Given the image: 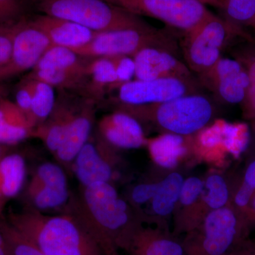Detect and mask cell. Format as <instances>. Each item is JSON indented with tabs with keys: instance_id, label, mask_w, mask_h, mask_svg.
<instances>
[{
	"instance_id": "cell-21",
	"label": "cell",
	"mask_w": 255,
	"mask_h": 255,
	"mask_svg": "<svg viewBox=\"0 0 255 255\" xmlns=\"http://www.w3.org/2000/svg\"><path fill=\"white\" fill-rule=\"evenodd\" d=\"M128 252L132 255H184V246L173 238L140 228Z\"/></svg>"
},
{
	"instance_id": "cell-22",
	"label": "cell",
	"mask_w": 255,
	"mask_h": 255,
	"mask_svg": "<svg viewBox=\"0 0 255 255\" xmlns=\"http://www.w3.org/2000/svg\"><path fill=\"white\" fill-rule=\"evenodd\" d=\"M26 78L46 82L58 90L77 92L85 97L90 98V82L87 73L40 69L32 70Z\"/></svg>"
},
{
	"instance_id": "cell-31",
	"label": "cell",
	"mask_w": 255,
	"mask_h": 255,
	"mask_svg": "<svg viewBox=\"0 0 255 255\" xmlns=\"http://www.w3.org/2000/svg\"><path fill=\"white\" fill-rule=\"evenodd\" d=\"M202 194L206 205L212 210L225 207L229 200L227 183L219 174H212L206 179Z\"/></svg>"
},
{
	"instance_id": "cell-19",
	"label": "cell",
	"mask_w": 255,
	"mask_h": 255,
	"mask_svg": "<svg viewBox=\"0 0 255 255\" xmlns=\"http://www.w3.org/2000/svg\"><path fill=\"white\" fill-rule=\"evenodd\" d=\"M35 127L15 102L0 99V143L9 146L34 137Z\"/></svg>"
},
{
	"instance_id": "cell-13",
	"label": "cell",
	"mask_w": 255,
	"mask_h": 255,
	"mask_svg": "<svg viewBox=\"0 0 255 255\" xmlns=\"http://www.w3.org/2000/svg\"><path fill=\"white\" fill-rule=\"evenodd\" d=\"M132 58L135 63V80L197 78L191 73L185 62H182L173 52L164 48H145L132 55Z\"/></svg>"
},
{
	"instance_id": "cell-1",
	"label": "cell",
	"mask_w": 255,
	"mask_h": 255,
	"mask_svg": "<svg viewBox=\"0 0 255 255\" xmlns=\"http://www.w3.org/2000/svg\"><path fill=\"white\" fill-rule=\"evenodd\" d=\"M63 212L71 213L83 223L104 255H118L119 248L128 251L140 230L112 183L80 187L78 195L72 194Z\"/></svg>"
},
{
	"instance_id": "cell-30",
	"label": "cell",
	"mask_w": 255,
	"mask_h": 255,
	"mask_svg": "<svg viewBox=\"0 0 255 255\" xmlns=\"http://www.w3.org/2000/svg\"><path fill=\"white\" fill-rule=\"evenodd\" d=\"M28 186L69 188L66 170L58 162H43L35 169Z\"/></svg>"
},
{
	"instance_id": "cell-40",
	"label": "cell",
	"mask_w": 255,
	"mask_h": 255,
	"mask_svg": "<svg viewBox=\"0 0 255 255\" xmlns=\"http://www.w3.org/2000/svg\"><path fill=\"white\" fill-rule=\"evenodd\" d=\"M243 182L255 191V159L247 167Z\"/></svg>"
},
{
	"instance_id": "cell-9",
	"label": "cell",
	"mask_w": 255,
	"mask_h": 255,
	"mask_svg": "<svg viewBox=\"0 0 255 255\" xmlns=\"http://www.w3.org/2000/svg\"><path fill=\"white\" fill-rule=\"evenodd\" d=\"M198 79L134 80L121 85L115 100L119 105L140 106L162 103L183 96L203 93Z\"/></svg>"
},
{
	"instance_id": "cell-27",
	"label": "cell",
	"mask_w": 255,
	"mask_h": 255,
	"mask_svg": "<svg viewBox=\"0 0 255 255\" xmlns=\"http://www.w3.org/2000/svg\"><path fill=\"white\" fill-rule=\"evenodd\" d=\"M183 181L180 174L172 172L158 183L155 196L151 200L152 211L156 214L166 216L173 211L179 201Z\"/></svg>"
},
{
	"instance_id": "cell-10",
	"label": "cell",
	"mask_w": 255,
	"mask_h": 255,
	"mask_svg": "<svg viewBox=\"0 0 255 255\" xmlns=\"http://www.w3.org/2000/svg\"><path fill=\"white\" fill-rule=\"evenodd\" d=\"M197 79L202 88L222 103L237 105L246 100L249 76L244 65L236 58L222 57Z\"/></svg>"
},
{
	"instance_id": "cell-16",
	"label": "cell",
	"mask_w": 255,
	"mask_h": 255,
	"mask_svg": "<svg viewBox=\"0 0 255 255\" xmlns=\"http://www.w3.org/2000/svg\"><path fill=\"white\" fill-rule=\"evenodd\" d=\"M97 132L114 148H140L147 141L142 124L122 110L102 117L99 122Z\"/></svg>"
},
{
	"instance_id": "cell-25",
	"label": "cell",
	"mask_w": 255,
	"mask_h": 255,
	"mask_svg": "<svg viewBox=\"0 0 255 255\" xmlns=\"http://www.w3.org/2000/svg\"><path fill=\"white\" fill-rule=\"evenodd\" d=\"M65 47L52 46L41 57L33 70L53 69L87 73L90 60Z\"/></svg>"
},
{
	"instance_id": "cell-24",
	"label": "cell",
	"mask_w": 255,
	"mask_h": 255,
	"mask_svg": "<svg viewBox=\"0 0 255 255\" xmlns=\"http://www.w3.org/2000/svg\"><path fill=\"white\" fill-rule=\"evenodd\" d=\"M71 196L69 188L27 185L25 191V199L27 201L26 206L43 213L55 210H62L63 212Z\"/></svg>"
},
{
	"instance_id": "cell-42",
	"label": "cell",
	"mask_w": 255,
	"mask_h": 255,
	"mask_svg": "<svg viewBox=\"0 0 255 255\" xmlns=\"http://www.w3.org/2000/svg\"><path fill=\"white\" fill-rule=\"evenodd\" d=\"M249 215H251L253 217H252V220L255 221V193L254 196H253V199H252L251 205H250L249 209H248V213Z\"/></svg>"
},
{
	"instance_id": "cell-43",
	"label": "cell",
	"mask_w": 255,
	"mask_h": 255,
	"mask_svg": "<svg viewBox=\"0 0 255 255\" xmlns=\"http://www.w3.org/2000/svg\"><path fill=\"white\" fill-rule=\"evenodd\" d=\"M9 151H10L9 146L0 143V161Z\"/></svg>"
},
{
	"instance_id": "cell-14",
	"label": "cell",
	"mask_w": 255,
	"mask_h": 255,
	"mask_svg": "<svg viewBox=\"0 0 255 255\" xmlns=\"http://www.w3.org/2000/svg\"><path fill=\"white\" fill-rule=\"evenodd\" d=\"M68 91L59 90L54 108L48 119L35 129L39 139L52 155L63 144L82 102H78Z\"/></svg>"
},
{
	"instance_id": "cell-26",
	"label": "cell",
	"mask_w": 255,
	"mask_h": 255,
	"mask_svg": "<svg viewBox=\"0 0 255 255\" xmlns=\"http://www.w3.org/2000/svg\"><path fill=\"white\" fill-rule=\"evenodd\" d=\"M202 4L219 9L222 17L238 26L255 30V0H199Z\"/></svg>"
},
{
	"instance_id": "cell-41",
	"label": "cell",
	"mask_w": 255,
	"mask_h": 255,
	"mask_svg": "<svg viewBox=\"0 0 255 255\" xmlns=\"http://www.w3.org/2000/svg\"><path fill=\"white\" fill-rule=\"evenodd\" d=\"M0 255H11L7 241L0 226Z\"/></svg>"
},
{
	"instance_id": "cell-38",
	"label": "cell",
	"mask_w": 255,
	"mask_h": 255,
	"mask_svg": "<svg viewBox=\"0 0 255 255\" xmlns=\"http://www.w3.org/2000/svg\"><path fill=\"white\" fill-rule=\"evenodd\" d=\"M158 183H141L132 189L130 199L135 205H142L151 201L155 196Z\"/></svg>"
},
{
	"instance_id": "cell-37",
	"label": "cell",
	"mask_w": 255,
	"mask_h": 255,
	"mask_svg": "<svg viewBox=\"0 0 255 255\" xmlns=\"http://www.w3.org/2000/svg\"><path fill=\"white\" fill-rule=\"evenodd\" d=\"M32 97H33L32 80L31 79L26 78L18 85L16 95H15L14 102L18 108L27 116L29 120L31 110Z\"/></svg>"
},
{
	"instance_id": "cell-33",
	"label": "cell",
	"mask_w": 255,
	"mask_h": 255,
	"mask_svg": "<svg viewBox=\"0 0 255 255\" xmlns=\"http://www.w3.org/2000/svg\"><path fill=\"white\" fill-rule=\"evenodd\" d=\"M28 0H0V23L13 26L23 19Z\"/></svg>"
},
{
	"instance_id": "cell-29",
	"label": "cell",
	"mask_w": 255,
	"mask_h": 255,
	"mask_svg": "<svg viewBox=\"0 0 255 255\" xmlns=\"http://www.w3.org/2000/svg\"><path fill=\"white\" fill-rule=\"evenodd\" d=\"M234 58L239 60L248 71L249 87L243 105L245 114L255 122V44L251 43L236 50Z\"/></svg>"
},
{
	"instance_id": "cell-7",
	"label": "cell",
	"mask_w": 255,
	"mask_h": 255,
	"mask_svg": "<svg viewBox=\"0 0 255 255\" xmlns=\"http://www.w3.org/2000/svg\"><path fill=\"white\" fill-rule=\"evenodd\" d=\"M243 222L227 206L213 210L199 234L184 246V255H225L241 240Z\"/></svg>"
},
{
	"instance_id": "cell-28",
	"label": "cell",
	"mask_w": 255,
	"mask_h": 255,
	"mask_svg": "<svg viewBox=\"0 0 255 255\" xmlns=\"http://www.w3.org/2000/svg\"><path fill=\"white\" fill-rule=\"evenodd\" d=\"M29 79V78H28ZM32 80V104L30 121L35 128L48 119L54 108L57 97L54 87L46 82Z\"/></svg>"
},
{
	"instance_id": "cell-44",
	"label": "cell",
	"mask_w": 255,
	"mask_h": 255,
	"mask_svg": "<svg viewBox=\"0 0 255 255\" xmlns=\"http://www.w3.org/2000/svg\"><path fill=\"white\" fill-rule=\"evenodd\" d=\"M250 145L253 146V147H254L255 148V122H253V128H252Z\"/></svg>"
},
{
	"instance_id": "cell-39",
	"label": "cell",
	"mask_w": 255,
	"mask_h": 255,
	"mask_svg": "<svg viewBox=\"0 0 255 255\" xmlns=\"http://www.w3.org/2000/svg\"><path fill=\"white\" fill-rule=\"evenodd\" d=\"M255 191L243 182L234 196V204L238 209L248 213Z\"/></svg>"
},
{
	"instance_id": "cell-17",
	"label": "cell",
	"mask_w": 255,
	"mask_h": 255,
	"mask_svg": "<svg viewBox=\"0 0 255 255\" xmlns=\"http://www.w3.org/2000/svg\"><path fill=\"white\" fill-rule=\"evenodd\" d=\"M30 21L48 36L53 46L71 50L90 43L99 33L73 21L48 15H38Z\"/></svg>"
},
{
	"instance_id": "cell-12",
	"label": "cell",
	"mask_w": 255,
	"mask_h": 255,
	"mask_svg": "<svg viewBox=\"0 0 255 255\" xmlns=\"http://www.w3.org/2000/svg\"><path fill=\"white\" fill-rule=\"evenodd\" d=\"M113 148L98 132L92 134L70 167V172L80 182V187L98 183H112L114 174L111 159Z\"/></svg>"
},
{
	"instance_id": "cell-23",
	"label": "cell",
	"mask_w": 255,
	"mask_h": 255,
	"mask_svg": "<svg viewBox=\"0 0 255 255\" xmlns=\"http://www.w3.org/2000/svg\"><path fill=\"white\" fill-rule=\"evenodd\" d=\"M90 98L101 100L106 92L112 91L117 81L115 65L112 57H100L90 60L87 66Z\"/></svg>"
},
{
	"instance_id": "cell-32",
	"label": "cell",
	"mask_w": 255,
	"mask_h": 255,
	"mask_svg": "<svg viewBox=\"0 0 255 255\" xmlns=\"http://www.w3.org/2000/svg\"><path fill=\"white\" fill-rule=\"evenodd\" d=\"M0 226L7 241L11 255H46L16 231L6 219H0Z\"/></svg>"
},
{
	"instance_id": "cell-6",
	"label": "cell",
	"mask_w": 255,
	"mask_h": 255,
	"mask_svg": "<svg viewBox=\"0 0 255 255\" xmlns=\"http://www.w3.org/2000/svg\"><path fill=\"white\" fill-rule=\"evenodd\" d=\"M149 47L164 48L177 54L179 49L171 32L150 26L116 31L99 32L90 43L73 51L87 58L132 56Z\"/></svg>"
},
{
	"instance_id": "cell-2",
	"label": "cell",
	"mask_w": 255,
	"mask_h": 255,
	"mask_svg": "<svg viewBox=\"0 0 255 255\" xmlns=\"http://www.w3.org/2000/svg\"><path fill=\"white\" fill-rule=\"evenodd\" d=\"M6 219L46 255H104L91 233L71 213L52 216L26 206L10 212Z\"/></svg>"
},
{
	"instance_id": "cell-8",
	"label": "cell",
	"mask_w": 255,
	"mask_h": 255,
	"mask_svg": "<svg viewBox=\"0 0 255 255\" xmlns=\"http://www.w3.org/2000/svg\"><path fill=\"white\" fill-rule=\"evenodd\" d=\"M137 16L159 20L185 33L195 26L209 10L199 0H105Z\"/></svg>"
},
{
	"instance_id": "cell-11",
	"label": "cell",
	"mask_w": 255,
	"mask_h": 255,
	"mask_svg": "<svg viewBox=\"0 0 255 255\" xmlns=\"http://www.w3.org/2000/svg\"><path fill=\"white\" fill-rule=\"evenodd\" d=\"M53 46L41 30L23 19L16 25L11 57L0 69V85L19 74L33 70L48 48Z\"/></svg>"
},
{
	"instance_id": "cell-18",
	"label": "cell",
	"mask_w": 255,
	"mask_h": 255,
	"mask_svg": "<svg viewBox=\"0 0 255 255\" xmlns=\"http://www.w3.org/2000/svg\"><path fill=\"white\" fill-rule=\"evenodd\" d=\"M27 174L21 154L9 152L0 161V219H4L8 204L22 191Z\"/></svg>"
},
{
	"instance_id": "cell-35",
	"label": "cell",
	"mask_w": 255,
	"mask_h": 255,
	"mask_svg": "<svg viewBox=\"0 0 255 255\" xmlns=\"http://www.w3.org/2000/svg\"><path fill=\"white\" fill-rule=\"evenodd\" d=\"M204 182L199 178L191 177L183 181L181 188L179 201L182 205L188 206L192 205L202 195L204 192Z\"/></svg>"
},
{
	"instance_id": "cell-47",
	"label": "cell",
	"mask_w": 255,
	"mask_h": 255,
	"mask_svg": "<svg viewBox=\"0 0 255 255\" xmlns=\"http://www.w3.org/2000/svg\"></svg>"
},
{
	"instance_id": "cell-20",
	"label": "cell",
	"mask_w": 255,
	"mask_h": 255,
	"mask_svg": "<svg viewBox=\"0 0 255 255\" xmlns=\"http://www.w3.org/2000/svg\"><path fill=\"white\" fill-rule=\"evenodd\" d=\"M146 145L152 160L165 169L174 168L187 152L184 136L177 134H162L147 140Z\"/></svg>"
},
{
	"instance_id": "cell-5",
	"label": "cell",
	"mask_w": 255,
	"mask_h": 255,
	"mask_svg": "<svg viewBox=\"0 0 255 255\" xmlns=\"http://www.w3.org/2000/svg\"><path fill=\"white\" fill-rule=\"evenodd\" d=\"M246 36L241 26L209 11L195 26L183 34L182 52L186 65L196 76L222 58L237 36Z\"/></svg>"
},
{
	"instance_id": "cell-36",
	"label": "cell",
	"mask_w": 255,
	"mask_h": 255,
	"mask_svg": "<svg viewBox=\"0 0 255 255\" xmlns=\"http://www.w3.org/2000/svg\"><path fill=\"white\" fill-rule=\"evenodd\" d=\"M16 23L6 31L0 33V69L8 63L12 50L13 38L16 31ZM4 85H0V99L4 98Z\"/></svg>"
},
{
	"instance_id": "cell-15",
	"label": "cell",
	"mask_w": 255,
	"mask_h": 255,
	"mask_svg": "<svg viewBox=\"0 0 255 255\" xmlns=\"http://www.w3.org/2000/svg\"><path fill=\"white\" fill-rule=\"evenodd\" d=\"M96 105L97 102L92 99L85 97L82 100L65 140L53 155L56 162L66 171L70 172L74 159L91 137Z\"/></svg>"
},
{
	"instance_id": "cell-4",
	"label": "cell",
	"mask_w": 255,
	"mask_h": 255,
	"mask_svg": "<svg viewBox=\"0 0 255 255\" xmlns=\"http://www.w3.org/2000/svg\"><path fill=\"white\" fill-rule=\"evenodd\" d=\"M42 14L73 21L96 32L150 26L105 0H28Z\"/></svg>"
},
{
	"instance_id": "cell-3",
	"label": "cell",
	"mask_w": 255,
	"mask_h": 255,
	"mask_svg": "<svg viewBox=\"0 0 255 255\" xmlns=\"http://www.w3.org/2000/svg\"><path fill=\"white\" fill-rule=\"evenodd\" d=\"M139 122H149L164 133L187 136L202 130L215 114V106L204 93L178 97L162 103L140 106L119 105Z\"/></svg>"
},
{
	"instance_id": "cell-46",
	"label": "cell",
	"mask_w": 255,
	"mask_h": 255,
	"mask_svg": "<svg viewBox=\"0 0 255 255\" xmlns=\"http://www.w3.org/2000/svg\"><path fill=\"white\" fill-rule=\"evenodd\" d=\"M11 26H6V25L2 24L0 23V33H3V32L6 31V30L9 29Z\"/></svg>"
},
{
	"instance_id": "cell-45",
	"label": "cell",
	"mask_w": 255,
	"mask_h": 255,
	"mask_svg": "<svg viewBox=\"0 0 255 255\" xmlns=\"http://www.w3.org/2000/svg\"><path fill=\"white\" fill-rule=\"evenodd\" d=\"M238 255H255V248H248L241 252Z\"/></svg>"
},
{
	"instance_id": "cell-34",
	"label": "cell",
	"mask_w": 255,
	"mask_h": 255,
	"mask_svg": "<svg viewBox=\"0 0 255 255\" xmlns=\"http://www.w3.org/2000/svg\"><path fill=\"white\" fill-rule=\"evenodd\" d=\"M115 65L117 81L112 91L117 90L121 85L131 81L135 75V63L131 56L118 55L112 57Z\"/></svg>"
}]
</instances>
